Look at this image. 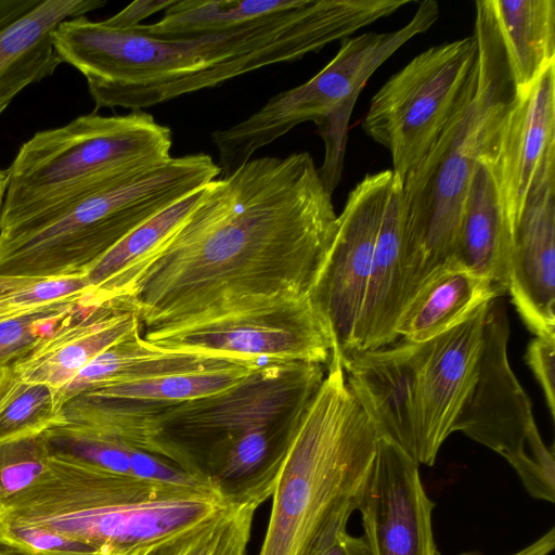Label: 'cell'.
<instances>
[{
	"label": "cell",
	"mask_w": 555,
	"mask_h": 555,
	"mask_svg": "<svg viewBox=\"0 0 555 555\" xmlns=\"http://www.w3.org/2000/svg\"><path fill=\"white\" fill-rule=\"evenodd\" d=\"M324 376L318 363L264 361L229 389L170 403L162 421L164 459L209 483L211 469L238 439L295 427Z\"/></svg>",
	"instance_id": "9c48e42d"
},
{
	"label": "cell",
	"mask_w": 555,
	"mask_h": 555,
	"mask_svg": "<svg viewBox=\"0 0 555 555\" xmlns=\"http://www.w3.org/2000/svg\"><path fill=\"white\" fill-rule=\"evenodd\" d=\"M555 159L533 184L513 232L508 291L525 325L555 338Z\"/></svg>",
	"instance_id": "e0dca14e"
},
{
	"label": "cell",
	"mask_w": 555,
	"mask_h": 555,
	"mask_svg": "<svg viewBox=\"0 0 555 555\" xmlns=\"http://www.w3.org/2000/svg\"><path fill=\"white\" fill-rule=\"evenodd\" d=\"M172 135L143 111L95 112L36 132L8 170L0 231L42 218L77 198L171 157Z\"/></svg>",
	"instance_id": "52a82bcc"
},
{
	"label": "cell",
	"mask_w": 555,
	"mask_h": 555,
	"mask_svg": "<svg viewBox=\"0 0 555 555\" xmlns=\"http://www.w3.org/2000/svg\"><path fill=\"white\" fill-rule=\"evenodd\" d=\"M320 555H372L363 537H353L347 529L340 531L334 542Z\"/></svg>",
	"instance_id": "d590c367"
},
{
	"label": "cell",
	"mask_w": 555,
	"mask_h": 555,
	"mask_svg": "<svg viewBox=\"0 0 555 555\" xmlns=\"http://www.w3.org/2000/svg\"><path fill=\"white\" fill-rule=\"evenodd\" d=\"M243 361L228 354L165 350L149 345L137 328L105 349L64 387L55 390L61 406L73 397L105 385L166 374L211 369Z\"/></svg>",
	"instance_id": "603a6c76"
},
{
	"label": "cell",
	"mask_w": 555,
	"mask_h": 555,
	"mask_svg": "<svg viewBox=\"0 0 555 555\" xmlns=\"http://www.w3.org/2000/svg\"><path fill=\"white\" fill-rule=\"evenodd\" d=\"M204 186L157 214L108 250L83 275L87 302L121 297L145 262L183 224L198 204Z\"/></svg>",
	"instance_id": "d4e9b609"
},
{
	"label": "cell",
	"mask_w": 555,
	"mask_h": 555,
	"mask_svg": "<svg viewBox=\"0 0 555 555\" xmlns=\"http://www.w3.org/2000/svg\"><path fill=\"white\" fill-rule=\"evenodd\" d=\"M258 507L227 504L209 517L155 542L145 555H247Z\"/></svg>",
	"instance_id": "f1b7e54d"
},
{
	"label": "cell",
	"mask_w": 555,
	"mask_h": 555,
	"mask_svg": "<svg viewBox=\"0 0 555 555\" xmlns=\"http://www.w3.org/2000/svg\"><path fill=\"white\" fill-rule=\"evenodd\" d=\"M137 328H141L138 314L126 297L96 304H86L85 298L24 358L20 364L21 378L57 390L91 360Z\"/></svg>",
	"instance_id": "ffe728a7"
},
{
	"label": "cell",
	"mask_w": 555,
	"mask_h": 555,
	"mask_svg": "<svg viewBox=\"0 0 555 555\" xmlns=\"http://www.w3.org/2000/svg\"><path fill=\"white\" fill-rule=\"evenodd\" d=\"M555 547V529L551 528L547 532L538 538L534 542L519 550L512 555H548ZM460 555H483L480 552H464Z\"/></svg>",
	"instance_id": "8d00e7d4"
},
{
	"label": "cell",
	"mask_w": 555,
	"mask_h": 555,
	"mask_svg": "<svg viewBox=\"0 0 555 555\" xmlns=\"http://www.w3.org/2000/svg\"><path fill=\"white\" fill-rule=\"evenodd\" d=\"M85 295L63 298L0 323V409L22 382L20 364L24 358L54 332Z\"/></svg>",
	"instance_id": "f546056e"
},
{
	"label": "cell",
	"mask_w": 555,
	"mask_h": 555,
	"mask_svg": "<svg viewBox=\"0 0 555 555\" xmlns=\"http://www.w3.org/2000/svg\"><path fill=\"white\" fill-rule=\"evenodd\" d=\"M326 366L291 437L259 555H320L361 502L379 436L340 359Z\"/></svg>",
	"instance_id": "3957f363"
},
{
	"label": "cell",
	"mask_w": 555,
	"mask_h": 555,
	"mask_svg": "<svg viewBox=\"0 0 555 555\" xmlns=\"http://www.w3.org/2000/svg\"><path fill=\"white\" fill-rule=\"evenodd\" d=\"M487 166L511 235L546 164L555 159V62L515 87L502 122L479 157Z\"/></svg>",
	"instance_id": "5bb4252c"
},
{
	"label": "cell",
	"mask_w": 555,
	"mask_h": 555,
	"mask_svg": "<svg viewBox=\"0 0 555 555\" xmlns=\"http://www.w3.org/2000/svg\"><path fill=\"white\" fill-rule=\"evenodd\" d=\"M51 457L43 433L0 441V511L42 477Z\"/></svg>",
	"instance_id": "4dcf8cb0"
},
{
	"label": "cell",
	"mask_w": 555,
	"mask_h": 555,
	"mask_svg": "<svg viewBox=\"0 0 555 555\" xmlns=\"http://www.w3.org/2000/svg\"><path fill=\"white\" fill-rule=\"evenodd\" d=\"M488 304L467 320L418 344V464L433 466L476 378Z\"/></svg>",
	"instance_id": "2e32d148"
},
{
	"label": "cell",
	"mask_w": 555,
	"mask_h": 555,
	"mask_svg": "<svg viewBox=\"0 0 555 555\" xmlns=\"http://www.w3.org/2000/svg\"><path fill=\"white\" fill-rule=\"evenodd\" d=\"M392 170L366 175L348 194L311 299L333 339L332 356L353 351L380 222L396 181Z\"/></svg>",
	"instance_id": "4fadbf2b"
},
{
	"label": "cell",
	"mask_w": 555,
	"mask_h": 555,
	"mask_svg": "<svg viewBox=\"0 0 555 555\" xmlns=\"http://www.w3.org/2000/svg\"><path fill=\"white\" fill-rule=\"evenodd\" d=\"M175 0H143L135 1L126 7L114 16L104 20V22L113 27L130 28L142 24L141 21L146 17L168 9Z\"/></svg>",
	"instance_id": "e575fe53"
},
{
	"label": "cell",
	"mask_w": 555,
	"mask_h": 555,
	"mask_svg": "<svg viewBox=\"0 0 555 555\" xmlns=\"http://www.w3.org/2000/svg\"><path fill=\"white\" fill-rule=\"evenodd\" d=\"M347 386L380 438L415 460L418 344L402 340L340 360Z\"/></svg>",
	"instance_id": "ac0fdd59"
},
{
	"label": "cell",
	"mask_w": 555,
	"mask_h": 555,
	"mask_svg": "<svg viewBox=\"0 0 555 555\" xmlns=\"http://www.w3.org/2000/svg\"><path fill=\"white\" fill-rule=\"evenodd\" d=\"M10 286V279L7 276H0V294L5 292Z\"/></svg>",
	"instance_id": "ab89813d"
},
{
	"label": "cell",
	"mask_w": 555,
	"mask_h": 555,
	"mask_svg": "<svg viewBox=\"0 0 555 555\" xmlns=\"http://www.w3.org/2000/svg\"><path fill=\"white\" fill-rule=\"evenodd\" d=\"M474 35L430 47L374 94L363 131L388 150L403 182L433 146L475 62Z\"/></svg>",
	"instance_id": "8fae6325"
},
{
	"label": "cell",
	"mask_w": 555,
	"mask_h": 555,
	"mask_svg": "<svg viewBox=\"0 0 555 555\" xmlns=\"http://www.w3.org/2000/svg\"><path fill=\"white\" fill-rule=\"evenodd\" d=\"M389 0H291L225 30L159 38L86 15L53 35L62 61L86 78L95 109L143 111L269 65L294 62L393 13Z\"/></svg>",
	"instance_id": "7a4b0ae2"
},
{
	"label": "cell",
	"mask_w": 555,
	"mask_h": 555,
	"mask_svg": "<svg viewBox=\"0 0 555 555\" xmlns=\"http://www.w3.org/2000/svg\"><path fill=\"white\" fill-rule=\"evenodd\" d=\"M555 338L535 336L528 345L525 360L539 382L552 418L555 417Z\"/></svg>",
	"instance_id": "836d02e7"
},
{
	"label": "cell",
	"mask_w": 555,
	"mask_h": 555,
	"mask_svg": "<svg viewBox=\"0 0 555 555\" xmlns=\"http://www.w3.org/2000/svg\"><path fill=\"white\" fill-rule=\"evenodd\" d=\"M109 551L44 527L0 521V555H109Z\"/></svg>",
	"instance_id": "d6a6232c"
},
{
	"label": "cell",
	"mask_w": 555,
	"mask_h": 555,
	"mask_svg": "<svg viewBox=\"0 0 555 555\" xmlns=\"http://www.w3.org/2000/svg\"><path fill=\"white\" fill-rule=\"evenodd\" d=\"M438 17V2L425 0L400 29L340 40L336 55L308 81L272 96L248 118L214 131L211 141L218 152L221 177L296 126L313 121L325 146L319 175L326 191L333 194L340 181L349 119L360 92L388 57L410 39L427 31Z\"/></svg>",
	"instance_id": "ba28073f"
},
{
	"label": "cell",
	"mask_w": 555,
	"mask_h": 555,
	"mask_svg": "<svg viewBox=\"0 0 555 555\" xmlns=\"http://www.w3.org/2000/svg\"><path fill=\"white\" fill-rule=\"evenodd\" d=\"M291 0H175L156 23L133 27L159 38L188 37L233 28L279 12Z\"/></svg>",
	"instance_id": "83f0119b"
},
{
	"label": "cell",
	"mask_w": 555,
	"mask_h": 555,
	"mask_svg": "<svg viewBox=\"0 0 555 555\" xmlns=\"http://www.w3.org/2000/svg\"><path fill=\"white\" fill-rule=\"evenodd\" d=\"M151 346L257 361L327 365L330 328L310 297H276L188 324L141 332Z\"/></svg>",
	"instance_id": "7c38bea8"
},
{
	"label": "cell",
	"mask_w": 555,
	"mask_h": 555,
	"mask_svg": "<svg viewBox=\"0 0 555 555\" xmlns=\"http://www.w3.org/2000/svg\"><path fill=\"white\" fill-rule=\"evenodd\" d=\"M103 0H0V116L26 87L54 74L62 61L53 35L67 20Z\"/></svg>",
	"instance_id": "d6986e66"
},
{
	"label": "cell",
	"mask_w": 555,
	"mask_h": 555,
	"mask_svg": "<svg viewBox=\"0 0 555 555\" xmlns=\"http://www.w3.org/2000/svg\"><path fill=\"white\" fill-rule=\"evenodd\" d=\"M509 322L501 298L488 305L474 384L452 431L503 456L534 499L555 502V459L539 433L529 397L507 357Z\"/></svg>",
	"instance_id": "30bf717a"
},
{
	"label": "cell",
	"mask_w": 555,
	"mask_h": 555,
	"mask_svg": "<svg viewBox=\"0 0 555 555\" xmlns=\"http://www.w3.org/2000/svg\"><path fill=\"white\" fill-rule=\"evenodd\" d=\"M263 362L243 361L205 370L138 378L81 393L127 401L177 403L229 389L244 380Z\"/></svg>",
	"instance_id": "4316f807"
},
{
	"label": "cell",
	"mask_w": 555,
	"mask_h": 555,
	"mask_svg": "<svg viewBox=\"0 0 555 555\" xmlns=\"http://www.w3.org/2000/svg\"><path fill=\"white\" fill-rule=\"evenodd\" d=\"M403 229L402 182L396 178L375 243L352 352L376 349L398 339L396 327L402 310Z\"/></svg>",
	"instance_id": "44dd1931"
},
{
	"label": "cell",
	"mask_w": 555,
	"mask_h": 555,
	"mask_svg": "<svg viewBox=\"0 0 555 555\" xmlns=\"http://www.w3.org/2000/svg\"><path fill=\"white\" fill-rule=\"evenodd\" d=\"M219 175L208 154L171 156L42 218L0 231V276H83L129 233Z\"/></svg>",
	"instance_id": "5b68a950"
},
{
	"label": "cell",
	"mask_w": 555,
	"mask_h": 555,
	"mask_svg": "<svg viewBox=\"0 0 555 555\" xmlns=\"http://www.w3.org/2000/svg\"><path fill=\"white\" fill-rule=\"evenodd\" d=\"M154 543L146 544V545L134 546V547H131V548H128V550H125V551H121V552L113 553V554H109V555H145L146 552L151 548V546Z\"/></svg>",
	"instance_id": "74e56055"
},
{
	"label": "cell",
	"mask_w": 555,
	"mask_h": 555,
	"mask_svg": "<svg viewBox=\"0 0 555 555\" xmlns=\"http://www.w3.org/2000/svg\"><path fill=\"white\" fill-rule=\"evenodd\" d=\"M337 223L308 152L249 159L203 189L121 297L141 332L276 297H310Z\"/></svg>",
	"instance_id": "6da1fadb"
},
{
	"label": "cell",
	"mask_w": 555,
	"mask_h": 555,
	"mask_svg": "<svg viewBox=\"0 0 555 555\" xmlns=\"http://www.w3.org/2000/svg\"><path fill=\"white\" fill-rule=\"evenodd\" d=\"M475 5L473 67L437 140L402 182V310L425 281L454 258L473 171L515 93L488 0Z\"/></svg>",
	"instance_id": "277c9868"
},
{
	"label": "cell",
	"mask_w": 555,
	"mask_h": 555,
	"mask_svg": "<svg viewBox=\"0 0 555 555\" xmlns=\"http://www.w3.org/2000/svg\"><path fill=\"white\" fill-rule=\"evenodd\" d=\"M505 293L455 258L434 272L403 308L396 334L406 341L430 340L467 320Z\"/></svg>",
	"instance_id": "7402d4cb"
},
{
	"label": "cell",
	"mask_w": 555,
	"mask_h": 555,
	"mask_svg": "<svg viewBox=\"0 0 555 555\" xmlns=\"http://www.w3.org/2000/svg\"><path fill=\"white\" fill-rule=\"evenodd\" d=\"M418 463L380 438L358 511L372 555H440Z\"/></svg>",
	"instance_id": "9a60e30c"
},
{
	"label": "cell",
	"mask_w": 555,
	"mask_h": 555,
	"mask_svg": "<svg viewBox=\"0 0 555 555\" xmlns=\"http://www.w3.org/2000/svg\"><path fill=\"white\" fill-rule=\"evenodd\" d=\"M211 491H190L52 455L48 470L0 511L109 551L152 544L224 507Z\"/></svg>",
	"instance_id": "8992f818"
},
{
	"label": "cell",
	"mask_w": 555,
	"mask_h": 555,
	"mask_svg": "<svg viewBox=\"0 0 555 555\" xmlns=\"http://www.w3.org/2000/svg\"><path fill=\"white\" fill-rule=\"evenodd\" d=\"M57 418L55 389L22 380L0 409V441L42 434Z\"/></svg>",
	"instance_id": "1f68e13d"
},
{
	"label": "cell",
	"mask_w": 555,
	"mask_h": 555,
	"mask_svg": "<svg viewBox=\"0 0 555 555\" xmlns=\"http://www.w3.org/2000/svg\"><path fill=\"white\" fill-rule=\"evenodd\" d=\"M515 87L555 62L554 0H488Z\"/></svg>",
	"instance_id": "484cf974"
},
{
	"label": "cell",
	"mask_w": 555,
	"mask_h": 555,
	"mask_svg": "<svg viewBox=\"0 0 555 555\" xmlns=\"http://www.w3.org/2000/svg\"><path fill=\"white\" fill-rule=\"evenodd\" d=\"M511 248V231L492 177L479 158L464 202L454 258L507 294Z\"/></svg>",
	"instance_id": "cb8c5ba5"
},
{
	"label": "cell",
	"mask_w": 555,
	"mask_h": 555,
	"mask_svg": "<svg viewBox=\"0 0 555 555\" xmlns=\"http://www.w3.org/2000/svg\"><path fill=\"white\" fill-rule=\"evenodd\" d=\"M8 188V170L0 168V208Z\"/></svg>",
	"instance_id": "f35d334b"
}]
</instances>
